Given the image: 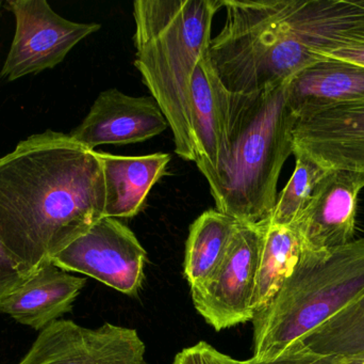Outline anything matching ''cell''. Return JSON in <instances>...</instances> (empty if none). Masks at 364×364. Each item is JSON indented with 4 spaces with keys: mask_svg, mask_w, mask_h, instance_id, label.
<instances>
[{
    "mask_svg": "<svg viewBox=\"0 0 364 364\" xmlns=\"http://www.w3.org/2000/svg\"><path fill=\"white\" fill-rule=\"evenodd\" d=\"M222 0H136L134 66L168 121L175 152L196 162L192 121L195 68L209 53L213 17Z\"/></svg>",
    "mask_w": 364,
    "mask_h": 364,
    "instance_id": "3957f363",
    "label": "cell"
},
{
    "mask_svg": "<svg viewBox=\"0 0 364 364\" xmlns=\"http://www.w3.org/2000/svg\"><path fill=\"white\" fill-rule=\"evenodd\" d=\"M363 188V173L329 169L292 226L304 250L329 251L355 241L358 198Z\"/></svg>",
    "mask_w": 364,
    "mask_h": 364,
    "instance_id": "9c48e42d",
    "label": "cell"
},
{
    "mask_svg": "<svg viewBox=\"0 0 364 364\" xmlns=\"http://www.w3.org/2000/svg\"><path fill=\"white\" fill-rule=\"evenodd\" d=\"M263 224L239 222L220 266L191 288L196 311L216 331L254 320V295Z\"/></svg>",
    "mask_w": 364,
    "mask_h": 364,
    "instance_id": "5b68a950",
    "label": "cell"
},
{
    "mask_svg": "<svg viewBox=\"0 0 364 364\" xmlns=\"http://www.w3.org/2000/svg\"><path fill=\"white\" fill-rule=\"evenodd\" d=\"M27 278L17 269L10 252L0 236V307Z\"/></svg>",
    "mask_w": 364,
    "mask_h": 364,
    "instance_id": "7402d4cb",
    "label": "cell"
},
{
    "mask_svg": "<svg viewBox=\"0 0 364 364\" xmlns=\"http://www.w3.org/2000/svg\"><path fill=\"white\" fill-rule=\"evenodd\" d=\"M173 364H245V361L231 358L210 344L199 342L178 353Z\"/></svg>",
    "mask_w": 364,
    "mask_h": 364,
    "instance_id": "ffe728a7",
    "label": "cell"
},
{
    "mask_svg": "<svg viewBox=\"0 0 364 364\" xmlns=\"http://www.w3.org/2000/svg\"><path fill=\"white\" fill-rule=\"evenodd\" d=\"M287 95L296 119L364 103V66L323 58L289 80Z\"/></svg>",
    "mask_w": 364,
    "mask_h": 364,
    "instance_id": "4fadbf2b",
    "label": "cell"
},
{
    "mask_svg": "<svg viewBox=\"0 0 364 364\" xmlns=\"http://www.w3.org/2000/svg\"><path fill=\"white\" fill-rule=\"evenodd\" d=\"M228 91L218 78L209 53L199 60L192 79V121L196 141V166L209 183L215 184L228 157Z\"/></svg>",
    "mask_w": 364,
    "mask_h": 364,
    "instance_id": "7c38bea8",
    "label": "cell"
},
{
    "mask_svg": "<svg viewBox=\"0 0 364 364\" xmlns=\"http://www.w3.org/2000/svg\"><path fill=\"white\" fill-rule=\"evenodd\" d=\"M168 128V121L154 98H136L112 88L97 96L87 117L70 136L94 151L100 145L143 142Z\"/></svg>",
    "mask_w": 364,
    "mask_h": 364,
    "instance_id": "30bf717a",
    "label": "cell"
},
{
    "mask_svg": "<svg viewBox=\"0 0 364 364\" xmlns=\"http://www.w3.org/2000/svg\"><path fill=\"white\" fill-rule=\"evenodd\" d=\"M1 6H2V1L0 0V14H1Z\"/></svg>",
    "mask_w": 364,
    "mask_h": 364,
    "instance_id": "d4e9b609",
    "label": "cell"
},
{
    "mask_svg": "<svg viewBox=\"0 0 364 364\" xmlns=\"http://www.w3.org/2000/svg\"><path fill=\"white\" fill-rule=\"evenodd\" d=\"M237 224L218 209L205 212L193 222L184 256V276L191 288L203 284L220 266Z\"/></svg>",
    "mask_w": 364,
    "mask_h": 364,
    "instance_id": "2e32d148",
    "label": "cell"
},
{
    "mask_svg": "<svg viewBox=\"0 0 364 364\" xmlns=\"http://www.w3.org/2000/svg\"><path fill=\"white\" fill-rule=\"evenodd\" d=\"M263 239L255 286V316L267 307L296 266L303 244L293 227L262 222Z\"/></svg>",
    "mask_w": 364,
    "mask_h": 364,
    "instance_id": "e0dca14e",
    "label": "cell"
},
{
    "mask_svg": "<svg viewBox=\"0 0 364 364\" xmlns=\"http://www.w3.org/2000/svg\"><path fill=\"white\" fill-rule=\"evenodd\" d=\"M146 260V250L134 233L115 218L104 217L51 263L68 273L82 274L136 296L144 280Z\"/></svg>",
    "mask_w": 364,
    "mask_h": 364,
    "instance_id": "52a82bcc",
    "label": "cell"
},
{
    "mask_svg": "<svg viewBox=\"0 0 364 364\" xmlns=\"http://www.w3.org/2000/svg\"><path fill=\"white\" fill-rule=\"evenodd\" d=\"M289 80L256 93L228 91V157L210 192L216 209L237 222L260 224L275 207L296 123L288 104Z\"/></svg>",
    "mask_w": 364,
    "mask_h": 364,
    "instance_id": "7a4b0ae2",
    "label": "cell"
},
{
    "mask_svg": "<svg viewBox=\"0 0 364 364\" xmlns=\"http://www.w3.org/2000/svg\"><path fill=\"white\" fill-rule=\"evenodd\" d=\"M136 331L107 324L91 329L55 321L43 329L18 364H146Z\"/></svg>",
    "mask_w": 364,
    "mask_h": 364,
    "instance_id": "ba28073f",
    "label": "cell"
},
{
    "mask_svg": "<svg viewBox=\"0 0 364 364\" xmlns=\"http://www.w3.org/2000/svg\"><path fill=\"white\" fill-rule=\"evenodd\" d=\"M323 58L341 60V61L350 62V63L364 66V41L358 44L336 49V51L326 53Z\"/></svg>",
    "mask_w": 364,
    "mask_h": 364,
    "instance_id": "603a6c76",
    "label": "cell"
},
{
    "mask_svg": "<svg viewBox=\"0 0 364 364\" xmlns=\"http://www.w3.org/2000/svg\"><path fill=\"white\" fill-rule=\"evenodd\" d=\"M335 364H364V357H343V358H335Z\"/></svg>",
    "mask_w": 364,
    "mask_h": 364,
    "instance_id": "cb8c5ba5",
    "label": "cell"
},
{
    "mask_svg": "<svg viewBox=\"0 0 364 364\" xmlns=\"http://www.w3.org/2000/svg\"><path fill=\"white\" fill-rule=\"evenodd\" d=\"M97 152L46 130L0 158V236L26 278L105 217Z\"/></svg>",
    "mask_w": 364,
    "mask_h": 364,
    "instance_id": "6da1fadb",
    "label": "cell"
},
{
    "mask_svg": "<svg viewBox=\"0 0 364 364\" xmlns=\"http://www.w3.org/2000/svg\"><path fill=\"white\" fill-rule=\"evenodd\" d=\"M299 343L318 355L364 357V294L342 308Z\"/></svg>",
    "mask_w": 364,
    "mask_h": 364,
    "instance_id": "ac0fdd59",
    "label": "cell"
},
{
    "mask_svg": "<svg viewBox=\"0 0 364 364\" xmlns=\"http://www.w3.org/2000/svg\"><path fill=\"white\" fill-rule=\"evenodd\" d=\"M87 284L53 263L28 277L0 307L19 324L43 331L60 316L72 311L73 303Z\"/></svg>",
    "mask_w": 364,
    "mask_h": 364,
    "instance_id": "5bb4252c",
    "label": "cell"
},
{
    "mask_svg": "<svg viewBox=\"0 0 364 364\" xmlns=\"http://www.w3.org/2000/svg\"><path fill=\"white\" fill-rule=\"evenodd\" d=\"M293 151L304 152L327 169L364 175V103L296 119Z\"/></svg>",
    "mask_w": 364,
    "mask_h": 364,
    "instance_id": "8fae6325",
    "label": "cell"
},
{
    "mask_svg": "<svg viewBox=\"0 0 364 364\" xmlns=\"http://www.w3.org/2000/svg\"><path fill=\"white\" fill-rule=\"evenodd\" d=\"M295 169L292 177L277 197L267 222L273 226L292 227L307 207L318 184L329 169L301 151H293Z\"/></svg>",
    "mask_w": 364,
    "mask_h": 364,
    "instance_id": "d6986e66",
    "label": "cell"
},
{
    "mask_svg": "<svg viewBox=\"0 0 364 364\" xmlns=\"http://www.w3.org/2000/svg\"><path fill=\"white\" fill-rule=\"evenodd\" d=\"M245 364H335L333 357L318 355L308 350L301 343H295L286 350L267 360L250 359Z\"/></svg>",
    "mask_w": 364,
    "mask_h": 364,
    "instance_id": "44dd1931",
    "label": "cell"
},
{
    "mask_svg": "<svg viewBox=\"0 0 364 364\" xmlns=\"http://www.w3.org/2000/svg\"><path fill=\"white\" fill-rule=\"evenodd\" d=\"M364 294V239L301 258L271 303L256 313L255 360H267Z\"/></svg>",
    "mask_w": 364,
    "mask_h": 364,
    "instance_id": "277c9868",
    "label": "cell"
},
{
    "mask_svg": "<svg viewBox=\"0 0 364 364\" xmlns=\"http://www.w3.org/2000/svg\"><path fill=\"white\" fill-rule=\"evenodd\" d=\"M16 21L14 38L0 77L8 81L53 68L100 24H81L57 14L46 0H10Z\"/></svg>",
    "mask_w": 364,
    "mask_h": 364,
    "instance_id": "8992f818",
    "label": "cell"
},
{
    "mask_svg": "<svg viewBox=\"0 0 364 364\" xmlns=\"http://www.w3.org/2000/svg\"><path fill=\"white\" fill-rule=\"evenodd\" d=\"M106 188L105 217L132 218L140 213L151 188L166 175L171 156H124L97 152Z\"/></svg>",
    "mask_w": 364,
    "mask_h": 364,
    "instance_id": "9a60e30c",
    "label": "cell"
}]
</instances>
